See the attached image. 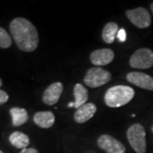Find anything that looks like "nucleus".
Returning a JSON list of instances; mask_svg holds the SVG:
<instances>
[{"mask_svg":"<svg viewBox=\"0 0 153 153\" xmlns=\"http://www.w3.org/2000/svg\"><path fill=\"white\" fill-rule=\"evenodd\" d=\"M10 30L17 47L24 52H33L38 48L39 37L37 28L28 20L17 17L10 22Z\"/></svg>","mask_w":153,"mask_h":153,"instance_id":"nucleus-1","label":"nucleus"},{"mask_svg":"<svg viewBox=\"0 0 153 153\" xmlns=\"http://www.w3.org/2000/svg\"><path fill=\"white\" fill-rule=\"evenodd\" d=\"M134 96V90L131 87L117 85L110 88L105 94V102L107 106L116 108L128 104Z\"/></svg>","mask_w":153,"mask_h":153,"instance_id":"nucleus-2","label":"nucleus"},{"mask_svg":"<svg viewBox=\"0 0 153 153\" xmlns=\"http://www.w3.org/2000/svg\"><path fill=\"white\" fill-rule=\"evenodd\" d=\"M127 138L132 148L136 153H146V140L145 128L140 123L130 126L127 131Z\"/></svg>","mask_w":153,"mask_h":153,"instance_id":"nucleus-3","label":"nucleus"},{"mask_svg":"<svg viewBox=\"0 0 153 153\" xmlns=\"http://www.w3.org/2000/svg\"><path fill=\"white\" fill-rule=\"evenodd\" d=\"M111 79L109 71H105L101 67L94 66L87 71L84 76V82L89 88H98L106 84Z\"/></svg>","mask_w":153,"mask_h":153,"instance_id":"nucleus-4","label":"nucleus"},{"mask_svg":"<svg viewBox=\"0 0 153 153\" xmlns=\"http://www.w3.org/2000/svg\"><path fill=\"white\" fill-rule=\"evenodd\" d=\"M129 65L135 69H148L153 66L152 50L146 48L137 49L131 55Z\"/></svg>","mask_w":153,"mask_h":153,"instance_id":"nucleus-5","label":"nucleus"},{"mask_svg":"<svg viewBox=\"0 0 153 153\" xmlns=\"http://www.w3.org/2000/svg\"><path fill=\"white\" fill-rule=\"evenodd\" d=\"M126 16L130 22L139 28H146L151 26L152 17L149 11L142 8H136L126 11Z\"/></svg>","mask_w":153,"mask_h":153,"instance_id":"nucleus-6","label":"nucleus"},{"mask_svg":"<svg viewBox=\"0 0 153 153\" xmlns=\"http://www.w3.org/2000/svg\"><path fill=\"white\" fill-rule=\"evenodd\" d=\"M98 146L106 153H125L126 148L123 143L109 134H102L98 138Z\"/></svg>","mask_w":153,"mask_h":153,"instance_id":"nucleus-7","label":"nucleus"},{"mask_svg":"<svg viewBox=\"0 0 153 153\" xmlns=\"http://www.w3.org/2000/svg\"><path fill=\"white\" fill-rule=\"evenodd\" d=\"M127 80L141 88L153 90V78L146 73L132 71L127 74Z\"/></svg>","mask_w":153,"mask_h":153,"instance_id":"nucleus-8","label":"nucleus"},{"mask_svg":"<svg viewBox=\"0 0 153 153\" xmlns=\"http://www.w3.org/2000/svg\"><path fill=\"white\" fill-rule=\"evenodd\" d=\"M62 92L63 84L60 82H54L45 89L43 94V100L48 105H54L58 102Z\"/></svg>","mask_w":153,"mask_h":153,"instance_id":"nucleus-9","label":"nucleus"},{"mask_svg":"<svg viewBox=\"0 0 153 153\" xmlns=\"http://www.w3.org/2000/svg\"><path fill=\"white\" fill-rule=\"evenodd\" d=\"M114 52L110 49L94 50L90 55V61L95 66H106L114 59Z\"/></svg>","mask_w":153,"mask_h":153,"instance_id":"nucleus-10","label":"nucleus"},{"mask_svg":"<svg viewBox=\"0 0 153 153\" xmlns=\"http://www.w3.org/2000/svg\"><path fill=\"white\" fill-rule=\"evenodd\" d=\"M97 111L96 105L93 103H87L76 109L74 113V120L77 123H83L91 119Z\"/></svg>","mask_w":153,"mask_h":153,"instance_id":"nucleus-11","label":"nucleus"},{"mask_svg":"<svg viewBox=\"0 0 153 153\" xmlns=\"http://www.w3.org/2000/svg\"><path fill=\"white\" fill-rule=\"evenodd\" d=\"M33 121L40 128H49L54 125L55 117L51 111H38L34 115Z\"/></svg>","mask_w":153,"mask_h":153,"instance_id":"nucleus-12","label":"nucleus"},{"mask_svg":"<svg viewBox=\"0 0 153 153\" xmlns=\"http://www.w3.org/2000/svg\"><path fill=\"white\" fill-rule=\"evenodd\" d=\"M9 140L13 146L18 148V149H22V150L26 149L30 144L29 137L26 134L20 131H16L12 133L9 137Z\"/></svg>","mask_w":153,"mask_h":153,"instance_id":"nucleus-13","label":"nucleus"},{"mask_svg":"<svg viewBox=\"0 0 153 153\" xmlns=\"http://www.w3.org/2000/svg\"><path fill=\"white\" fill-rule=\"evenodd\" d=\"M10 113L12 117V124L15 127H19L27 122V111L24 108L13 107L10 110Z\"/></svg>","mask_w":153,"mask_h":153,"instance_id":"nucleus-14","label":"nucleus"},{"mask_svg":"<svg viewBox=\"0 0 153 153\" xmlns=\"http://www.w3.org/2000/svg\"><path fill=\"white\" fill-rule=\"evenodd\" d=\"M73 94H74V97H75V101H74V103H75L74 107L75 108L78 109L82 105L86 104V101L88 98V94L87 88L83 85L80 84V83L76 84L74 86Z\"/></svg>","mask_w":153,"mask_h":153,"instance_id":"nucleus-15","label":"nucleus"},{"mask_svg":"<svg viewBox=\"0 0 153 153\" xmlns=\"http://www.w3.org/2000/svg\"><path fill=\"white\" fill-rule=\"evenodd\" d=\"M118 33V26L114 22H109L105 26L102 31V38L105 43L112 44L114 42L116 34Z\"/></svg>","mask_w":153,"mask_h":153,"instance_id":"nucleus-16","label":"nucleus"},{"mask_svg":"<svg viewBox=\"0 0 153 153\" xmlns=\"http://www.w3.org/2000/svg\"><path fill=\"white\" fill-rule=\"evenodd\" d=\"M12 44V39L5 29L0 27V48L8 49Z\"/></svg>","mask_w":153,"mask_h":153,"instance_id":"nucleus-17","label":"nucleus"},{"mask_svg":"<svg viewBox=\"0 0 153 153\" xmlns=\"http://www.w3.org/2000/svg\"><path fill=\"white\" fill-rule=\"evenodd\" d=\"M9 100V94L4 90L0 89V105L6 103Z\"/></svg>","mask_w":153,"mask_h":153,"instance_id":"nucleus-18","label":"nucleus"},{"mask_svg":"<svg viewBox=\"0 0 153 153\" xmlns=\"http://www.w3.org/2000/svg\"><path fill=\"white\" fill-rule=\"evenodd\" d=\"M117 38L120 42H124L126 40V32L124 29H120L117 33Z\"/></svg>","mask_w":153,"mask_h":153,"instance_id":"nucleus-19","label":"nucleus"},{"mask_svg":"<svg viewBox=\"0 0 153 153\" xmlns=\"http://www.w3.org/2000/svg\"><path fill=\"white\" fill-rule=\"evenodd\" d=\"M20 153H38V152L35 148H26L23 149Z\"/></svg>","mask_w":153,"mask_h":153,"instance_id":"nucleus-20","label":"nucleus"},{"mask_svg":"<svg viewBox=\"0 0 153 153\" xmlns=\"http://www.w3.org/2000/svg\"><path fill=\"white\" fill-rule=\"evenodd\" d=\"M74 105H75L74 102H71V103L68 104V107H74Z\"/></svg>","mask_w":153,"mask_h":153,"instance_id":"nucleus-21","label":"nucleus"},{"mask_svg":"<svg viewBox=\"0 0 153 153\" xmlns=\"http://www.w3.org/2000/svg\"><path fill=\"white\" fill-rule=\"evenodd\" d=\"M151 10H152V12L153 14V3L151 4Z\"/></svg>","mask_w":153,"mask_h":153,"instance_id":"nucleus-22","label":"nucleus"},{"mask_svg":"<svg viewBox=\"0 0 153 153\" xmlns=\"http://www.w3.org/2000/svg\"><path fill=\"white\" fill-rule=\"evenodd\" d=\"M2 84H3V81H2V79L0 78V87L2 86Z\"/></svg>","mask_w":153,"mask_h":153,"instance_id":"nucleus-23","label":"nucleus"},{"mask_svg":"<svg viewBox=\"0 0 153 153\" xmlns=\"http://www.w3.org/2000/svg\"><path fill=\"white\" fill-rule=\"evenodd\" d=\"M0 153H4V152H2V151L0 150Z\"/></svg>","mask_w":153,"mask_h":153,"instance_id":"nucleus-24","label":"nucleus"}]
</instances>
